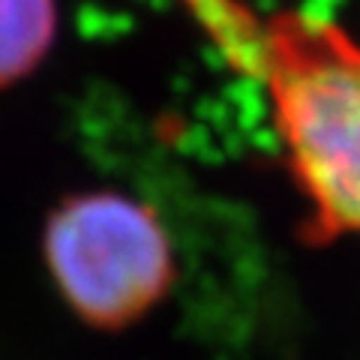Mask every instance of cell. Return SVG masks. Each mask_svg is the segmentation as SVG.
Masks as SVG:
<instances>
[{"label": "cell", "instance_id": "cell-1", "mask_svg": "<svg viewBox=\"0 0 360 360\" xmlns=\"http://www.w3.org/2000/svg\"><path fill=\"white\" fill-rule=\"evenodd\" d=\"M207 6L222 49L264 90L312 238H360V30L303 9Z\"/></svg>", "mask_w": 360, "mask_h": 360}, {"label": "cell", "instance_id": "cell-2", "mask_svg": "<svg viewBox=\"0 0 360 360\" xmlns=\"http://www.w3.org/2000/svg\"><path fill=\"white\" fill-rule=\"evenodd\" d=\"M45 255L66 303L99 328L144 315L174 274L160 217L120 193H84L54 210Z\"/></svg>", "mask_w": 360, "mask_h": 360}, {"label": "cell", "instance_id": "cell-3", "mask_svg": "<svg viewBox=\"0 0 360 360\" xmlns=\"http://www.w3.org/2000/svg\"><path fill=\"white\" fill-rule=\"evenodd\" d=\"M54 30V0H0V84L37 66Z\"/></svg>", "mask_w": 360, "mask_h": 360}]
</instances>
